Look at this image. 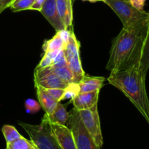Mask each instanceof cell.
I'll use <instances>...</instances> for the list:
<instances>
[{
	"instance_id": "6da1fadb",
	"label": "cell",
	"mask_w": 149,
	"mask_h": 149,
	"mask_svg": "<svg viewBox=\"0 0 149 149\" xmlns=\"http://www.w3.org/2000/svg\"><path fill=\"white\" fill-rule=\"evenodd\" d=\"M146 33L130 31L122 28L113 39L106 69L118 71L139 67Z\"/></svg>"
},
{
	"instance_id": "7a4b0ae2",
	"label": "cell",
	"mask_w": 149,
	"mask_h": 149,
	"mask_svg": "<svg viewBox=\"0 0 149 149\" xmlns=\"http://www.w3.org/2000/svg\"><path fill=\"white\" fill-rule=\"evenodd\" d=\"M146 77L139 67H133L123 71H111L108 81L130 100L149 124V99Z\"/></svg>"
},
{
	"instance_id": "3957f363",
	"label": "cell",
	"mask_w": 149,
	"mask_h": 149,
	"mask_svg": "<svg viewBox=\"0 0 149 149\" xmlns=\"http://www.w3.org/2000/svg\"><path fill=\"white\" fill-rule=\"evenodd\" d=\"M104 3L117 15L123 29L130 31L147 32L149 12L138 10L128 0H105Z\"/></svg>"
},
{
	"instance_id": "277c9868",
	"label": "cell",
	"mask_w": 149,
	"mask_h": 149,
	"mask_svg": "<svg viewBox=\"0 0 149 149\" xmlns=\"http://www.w3.org/2000/svg\"><path fill=\"white\" fill-rule=\"evenodd\" d=\"M17 123L27 132L31 141L38 149H61L52 133L50 124L45 115L39 125H31L22 122Z\"/></svg>"
},
{
	"instance_id": "5b68a950",
	"label": "cell",
	"mask_w": 149,
	"mask_h": 149,
	"mask_svg": "<svg viewBox=\"0 0 149 149\" xmlns=\"http://www.w3.org/2000/svg\"><path fill=\"white\" fill-rule=\"evenodd\" d=\"M68 127L71 130L77 149H100L96 145L94 140L84 127L79 113L75 108L68 113L67 121Z\"/></svg>"
},
{
	"instance_id": "8992f818",
	"label": "cell",
	"mask_w": 149,
	"mask_h": 149,
	"mask_svg": "<svg viewBox=\"0 0 149 149\" xmlns=\"http://www.w3.org/2000/svg\"><path fill=\"white\" fill-rule=\"evenodd\" d=\"M80 42L77 39L74 31L72 30L69 41L65 45L63 51L67 65L74 75L75 83L79 82L85 75L80 58Z\"/></svg>"
},
{
	"instance_id": "52a82bcc",
	"label": "cell",
	"mask_w": 149,
	"mask_h": 149,
	"mask_svg": "<svg viewBox=\"0 0 149 149\" xmlns=\"http://www.w3.org/2000/svg\"><path fill=\"white\" fill-rule=\"evenodd\" d=\"M79 113L84 127L94 140L96 145L101 148L103 145V138L100 127L97 103L88 109L79 110Z\"/></svg>"
},
{
	"instance_id": "ba28073f",
	"label": "cell",
	"mask_w": 149,
	"mask_h": 149,
	"mask_svg": "<svg viewBox=\"0 0 149 149\" xmlns=\"http://www.w3.org/2000/svg\"><path fill=\"white\" fill-rule=\"evenodd\" d=\"M33 82L45 89H65L68 84L60 79L52 71L50 66L36 67L33 74Z\"/></svg>"
},
{
	"instance_id": "9c48e42d",
	"label": "cell",
	"mask_w": 149,
	"mask_h": 149,
	"mask_svg": "<svg viewBox=\"0 0 149 149\" xmlns=\"http://www.w3.org/2000/svg\"><path fill=\"white\" fill-rule=\"evenodd\" d=\"M50 124L52 132L61 149H77L72 132L66 125Z\"/></svg>"
},
{
	"instance_id": "30bf717a",
	"label": "cell",
	"mask_w": 149,
	"mask_h": 149,
	"mask_svg": "<svg viewBox=\"0 0 149 149\" xmlns=\"http://www.w3.org/2000/svg\"><path fill=\"white\" fill-rule=\"evenodd\" d=\"M40 13L56 31L66 29L63 21L58 15L56 7V0H46L41 9Z\"/></svg>"
},
{
	"instance_id": "8fae6325",
	"label": "cell",
	"mask_w": 149,
	"mask_h": 149,
	"mask_svg": "<svg viewBox=\"0 0 149 149\" xmlns=\"http://www.w3.org/2000/svg\"><path fill=\"white\" fill-rule=\"evenodd\" d=\"M99 93L100 91L79 93L74 98L71 99V103L78 111L88 109L97 103Z\"/></svg>"
},
{
	"instance_id": "7c38bea8",
	"label": "cell",
	"mask_w": 149,
	"mask_h": 149,
	"mask_svg": "<svg viewBox=\"0 0 149 149\" xmlns=\"http://www.w3.org/2000/svg\"><path fill=\"white\" fill-rule=\"evenodd\" d=\"M105 80V77H92L85 74L81 81L78 83L80 88V93L100 91V89L103 87Z\"/></svg>"
},
{
	"instance_id": "4fadbf2b",
	"label": "cell",
	"mask_w": 149,
	"mask_h": 149,
	"mask_svg": "<svg viewBox=\"0 0 149 149\" xmlns=\"http://www.w3.org/2000/svg\"><path fill=\"white\" fill-rule=\"evenodd\" d=\"M34 86L36 90V95L41 107L45 111L46 114H50L56 107L58 102L55 101L49 97V96L47 94L45 88L38 84H34Z\"/></svg>"
},
{
	"instance_id": "5bb4252c",
	"label": "cell",
	"mask_w": 149,
	"mask_h": 149,
	"mask_svg": "<svg viewBox=\"0 0 149 149\" xmlns=\"http://www.w3.org/2000/svg\"><path fill=\"white\" fill-rule=\"evenodd\" d=\"M65 106H66L58 102L55 109L50 114L47 115L45 113L49 123L62 125H66L68 119V113L67 112Z\"/></svg>"
},
{
	"instance_id": "9a60e30c",
	"label": "cell",
	"mask_w": 149,
	"mask_h": 149,
	"mask_svg": "<svg viewBox=\"0 0 149 149\" xmlns=\"http://www.w3.org/2000/svg\"><path fill=\"white\" fill-rule=\"evenodd\" d=\"M139 68L144 75H147V73L149 69V23L146 36L143 46L142 55H141Z\"/></svg>"
},
{
	"instance_id": "2e32d148",
	"label": "cell",
	"mask_w": 149,
	"mask_h": 149,
	"mask_svg": "<svg viewBox=\"0 0 149 149\" xmlns=\"http://www.w3.org/2000/svg\"><path fill=\"white\" fill-rule=\"evenodd\" d=\"M50 67L54 74L63 81L67 83V84L74 82V75H73L72 72L67 65H62V66L51 65Z\"/></svg>"
},
{
	"instance_id": "e0dca14e",
	"label": "cell",
	"mask_w": 149,
	"mask_h": 149,
	"mask_svg": "<svg viewBox=\"0 0 149 149\" xmlns=\"http://www.w3.org/2000/svg\"><path fill=\"white\" fill-rule=\"evenodd\" d=\"M65 45H66L61 39L59 35L56 33L52 39L49 40H45L44 42L42 49H43L44 52H47L55 50V49H64Z\"/></svg>"
},
{
	"instance_id": "ac0fdd59",
	"label": "cell",
	"mask_w": 149,
	"mask_h": 149,
	"mask_svg": "<svg viewBox=\"0 0 149 149\" xmlns=\"http://www.w3.org/2000/svg\"><path fill=\"white\" fill-rule=\"evenodd\" d=\"M36 146L31 141H29L23 136L15 141L7 143L6 149H35Z\"/></svg>"
},
{
	"instance_id": "d6986e66",
	"label": "cell",
	"mask_w": 149,
	"mask_h": 149,
	"mask_svg": "<svg viewBox=\"0 0 149 149\" xmlns=\"http://www.w3.org/2000/svg\"><path fill=\"white\" fill-rule=\"evenodd\" d=\"M1 132H2L3 135L5 138L7 143L13 142V141H15V140L22 137V135L19 133L18 131L16 130V128L15 127L12 126V125H4L2 127V129H1Z\"/></svg>"
},
{
	"instance_id": "ffe728a7",
	"label": "cell",
	"mask_w": 149,
	"mask_h": 149,
	"mask_svg": "<svg viewBox=\"0 0 149 149\" xmlns=\"http://www.w3.org/2000/svg\"><path fill=\"white\" fill-rule=\"evenodd\" d=\"M80 93V88L78 83L72 82L64 89V93L63 95L62 100L65 99H73Z\"/></svg>"
},
{
	"instance_id": "44dd1931",
	"label": "cell",
	"mask_w": 149,
	"mask_h": 149,
	"mask_svg": "<svg viewBox=\"0 0 149 149\" xmlns=\"http://www.w3.org/2000/svg\"><path fill=\"white\" fill-rule=\"evenodd\" d=\"M35 0H15L10 6L13 12H19L29 10Z\"/></svg>"
},
{
	"instance_id": "7402d4cb",
	"label": "cell",
	"mask_w": 149,
	"mask_h": 149,
	"mask_svg": "<svg viewBox=\"0 0 149 149\" xmlns=\"http://www.w3.org/2000/svg\"><path fill=\"white\" fill-rule=\"evenodd\" d=\"M66 10L64 15L63 22L66 29L71 28L73 23V5L72 0H66Z\"/></svg>"
},
{
	"instance_id": "603a6c76",
	"label": "cell",
	"mask_w": 149,
	"mask_h": 149,
	"mask_svg": "<svg viewBox=\"0 0 149 149\" xmlns=\"http://www.w3.org/2000/svg\"><path fill=\"white\" fill-rule=\"evenodd\" d=\"M25 109H26V113L33 114V113H36L37 112H39L42 107L39 102L33 99L28 98L25 101Z\"/></svg>"
},
{
	"instance_id": "cb8c5ba5",
	"label": "cell",
	"mask_w": 149,
	"mask_h": 149,
	"mask_svg": "<svg viewBox=\"0 0 149 149\" xmlns=\"http://www.w3.org/2000/svg\"><path fill=\"white\" fill-rule=\"evenodd\" d=\"M45 91H46L47 94L49 96V97L58 103V102H61L62 100V97L64 93V89H45Z\"/></svg>"
},
{
	"instance_id": "d4e9b609",
	"label": "cell",
	"mask_w": 149,
	"mask_h": 149,
	"mask_svg": "<svg viewBox=\"0 0 149 149\" xmlns=\"http://www.w3.org/2000/svg\"><path fill=\"white\" fill-rule=\"evenodd\" d=\"M66 0H56L57 10H58L60 17L62 19L63 21L64 15H65V10H66Z\"/></svg>"
},
{
	"instance_id": "484cf974",
	"label": "cell",
	"mask_w": 149,
	"mask_h": 149,
	"mask_svg": "<svg viewBox=\"0 0 149 149\" xmlns=\"http://www.w3.org/2000/svg\"><path fill=\"white\" fill-rule=\"evenodd\" d=\"M73 29H71V30L69 29H63V30L58 31H56V33L59 35V36L61 37V39L63 41L64 43L66 45L70 39V36H71V31H72Z\"/></svg>"
},
{
	"instance_id": "4316f807",
	"label": "cell",
	"mask_w": 149,
	"mask_h": 149,
	"mask_svg": "<svg viewBox=\"0 0 149 149\" xmlns=\"http://www.w3.org/2000/svg\"><path fill=\"white\" fill-rule=\"evenodd\" d=\"M52 63H53V60L47 54L45 53L43 58L41 60V61L39 62L37 67H39V68H45V67L51 66L52 65Z\"/></svg>"
},
{
	"instance_id": "83f0119b",
	"label": "cell",
	"mask_w": 149,
	"mask_h": 149,
	"mask_svg": "<svg viewBox=\"0 0 149 149\" xmlns=\"http://www.w3.org/2000/svg\"><path fill=\"white\" fill-rule=\"evenodd\" d=\"M129 2L139 10H144V6L146 0H128Z\"/></svg>"
},
{
	"instance_id": "f1b7e54d",
	"label": "cell",
	"mask_w": 149,
	"mask_h": 149,
	"mask_svg": "<svg viewBox=\"0 0 149 149\" xmlns=\"http://www.w3.org/2000/svg\"><path fill=\"white\" fill-rule=\"evenodd\" d=\"M46 0H35L33 4H32L31 7L29 8V10H36V11L40 12L42 6L45 4Z\"/></svg>"
},
{
	"instance_id": "f546056e",
	"label": "cell",
	"mask_w": 149,
	"mask_h": 149,
	"mask_svg": "<svg viewBox=\"0 0 149 149\" xmlns=\"http://www.w3.org/2000/svg\"><path fill=\"white\" fill-rule=\"evenodd\" d=\"M14 1L15 0H0V14L7 7H10Z\"/></svg>"
},
{
	"instance_id": "4dcf8cb0",
	"label": "cell",
	"mask_w": 149,
	"mask_h": 149,
	"mask_svg": "<svg viewBox=\"0 0 149 149\" xmlns=\"http://www.w3.org/2000/svg\"><path fill=\"white\" fill-rule=\"evenodd\" d=\"M82 1H90V2L95 3V2H97V1H103V2H104L105 0H82Z\"/></svg>"
},
{
	"instance_id": "1f68e13d",
	"label": "cell",
	"mask_w": 149,
	"mask_h": 149,
	"mask_svg": "<svg viewBox=\"0 0 149 149\" xmlns=\"http://www.w3.org/2000/svg\"><path fill=\"white\" fill-rule=\"evenodd\" d=\"M35 149H38V148H36H36H35Z\"/></svg>"
},
{
	"instance_id": "d6a6232c",
	"label": "cell",
	"mask_w": 149,
	"mask_h": 149,
	"mask_svg": "<svg viewBox=\"0 0 149 149\" xmlns=\"http://www.w3.org/2000/svg\"><path fill=\"white\" fill-rule=\"evenodd\" d=\"M72 1H74V0H72Z\"/></svg>"
},
{
	"instance_id": "836d02e7",
	"label": "cell",
	"mask_w": 149,
	"mask_h": 149,
	"mask_svg": "<svg viewBox=\"0 0 149 149\" xmlns=\"http://www.w3.org/2000/svg\"></svg>"
}]
</instances>
